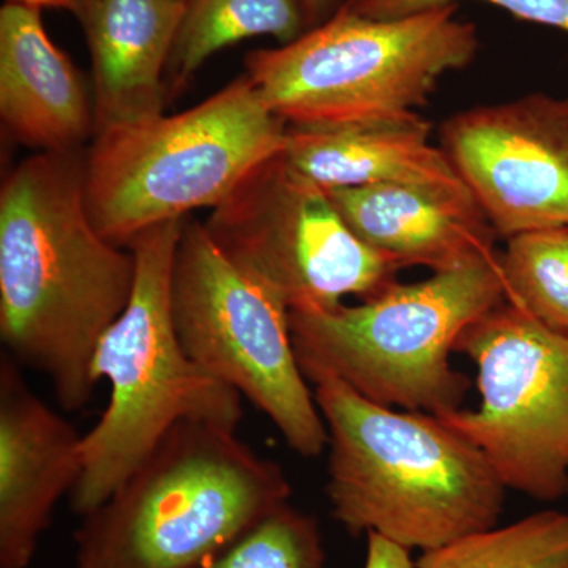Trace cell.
Listing matches in <instances>:
<instances>
[{
  "instance_id": "20",
  "label": "cell",
  "mask_w": 568,
  "mask_h": 568,
  "mask_svg": "<svg viewBox=\"0 0 568 568\" xmlns=\"http://www.w3.org/2000/svg\"><path fill=\"white\" fill-rule=\"evenodd\" d=\"M325 562L316 518L284 504L196 568H327Z\"/></svg>"
},
{
  "instance_id": "7",
  "label": "cell",
  "mask_w": 568,
  "mask_h": 568,
  "mask_svg": "<svg viewBox=\"0 0 568 568\" xmlns=\"http://www.w3.org/2000/svg\"><path fill=\"white\" fill-rule=\"evenodd\" d=\"M287 125L248 77L174 115L125 123L93 136L84 156L89 213L111 244L215 209L265 160L283 151Z\"/></svg>"
},
{
  "instance_id": "9",
  "label": "cell",
  "mask_w": 568,
  "mask_h": 568,
  "mask_svg": "<svg viewBox=\"0 0 568 568\" xmlns=\"http://www.w3.org/2000/svg\"><path fill=\"white\" fill-rule=\"evenodd\" d=\"M216 246L290 312L375 297L396 282L398 265L354 234L317 185L283 151L246 175L204 223Z\"/></svg>"
},
{
  "instance_id": "18",
  "label": "cell",
  "mask_w": 568,
  "mask_h": 568,
  "mask_svg": "<svg viewBox=\"0 0 568 568\" xmlns=\"http://www.w3.org/2000/svg\"><path fill=\"white\" fill-rule=\"evenodd\" d=\"M416 568H568V514L544 510L425 551Z\"/></svg>"
},
{
  "instance_id": "14",
  "label": "cell",
  "mask_w": 568,
  "mask_h": 568,
  "mask_svg": "<svg viewBox=\"0 0 568 568\" xmlns=\"http://www.w3.org/2000/svg\"><path fill=\"white\" fill-rule=\"evenodd\" d=\"M327 193L354 234L399 268L452 271L496 253V230L473 194L413 185Z\"/></svg>"
},
{
  "instance_id": "11",
  "label": "cell",
  "mask_w": 568,
  "mask_h": 568,
  "mask_svg": "<svg viewBox=\"0 0 568 568\" xmlns=\"http://www.w3.org/2000/svg\"><path fill=\"white\" fill-rule=\"evenodd\" d=\"M443 151L497 235L568 227V99L462 112L444 125Z\"/></svg>"
},
{
  "instance_id": "12",
  "label": "cell",
  "mask_w": 568,
  "mask_h": 568,
  "mask_svg": "<svg viewBox=\"0 0 568 568\" xmlns=\"http://www.w3.org/2000/svg\"><path fill=\"white\" fill-rule=\"evenodd\" d=\"M82 436L0 358V568H28L52 511L77 487Z\"/></svg>"
},
{
  "instance_id": "23",
  "label": "cell",
  "mask_w": 568,
  "mask_h": 568,
  "mask_svg": "<svg viewBox=\"0 0 568 568\" xmlns=\"http://www.w3.org/2000/svg\"><path fill=\"white\" fill-rule=\"evenodd\" d=\"M304 3L310 29H312L327 21L345 2L343 0H304Z\"/></svg>"
},
{
  "instance_id": "5",
  "label": "cell",
  "mask_w": 568,
  "mask_h": 568,
  "mask_svg": "<svg viewBox=\"0 0 568 568\" xmlns=\"http://www.w3.org/2000/svg\"><path fill=\"white\" fill-rule=\"evenodd\" d=\"M504 301L495 253L395 282L361 305L290 312L295 357L310 384L334 377L377 405L444 416L462 409L470 387L450 364L459 336Z\"/></svg>"
},
{
  "instance_id": "3",
  "label": "cell",
  "mask_w": 568,
  "mask_h": 568,
  "mask_svg": "<svg viewBox=\"0 0 568 568\" xmlns=\"http://www.w3.org/2000/svg\"><path fill=\"white\" fill-rule=\"evenodd\" d=\"M293 495L235 429L181 422L74 532L77 568H196Z\"/></svg>"
},
{
  "instance_id": "2",
  "label": "cell",
  "mask_w": 568,
  "mask_h": 568,
  "mask_svg": "<svg viewBox=\"0 0 568 568\" xmlns=\"http://www.w3.org/2000/svg\"><path fill=\"white\" fill-rule=\"evenodd\" d=\"M328 432V503L349 532L432 551L496 528L506 485L433 414L377 405L334 377L313 383Z\"/></svg>"
},
{
  "instance_id": "13",
  "label": "cell",
  "mask_w": 568,
  "mask_h": 568,
  "mask_svg": "<svg viewBox=\"0 0 568 568\" xmlns=\"http://www.w3.org/2000/svg\"><path fill=\"white\" fill-rule=\"evenodd\" d=\"M92 59L95 132L163 114L183 0H69Z\"/></svg>"
},
{
  "instance_id": "21",
  "label": "cell",
  "mask_w": 568,
  "mask_h": 568,
  "mask_svg": "<svg viewBox=\"0 0 568 568\" xmlns=\"http://www.w3.org/2000/svg\"><path fill=\"white\" fill-rule=\"evenodd\" d=\"M457 0H345L355 13L375 20L407 17L436 7L452 6ZM508 11L519 20L548 26L568 33V0H484Z\"/></svg>"
},
{
  "instance_id": "24",
  "label": "cell",
  "mask_w": 568,
  "mask_h": 568,
  "mask_svg": "<svg viewBox=\"0 0 568 568\" xmlns=\"http://www.w3.org/2000/svg\"><path fill=\"white\" fill-rule=\"evenodd\" d=\"M9 2L22 3V6L36 7V9H63L69 10V0H9Z\"/></svg>"
},
{
  "instance_id": "4",
  "label": "cell",
  "mask_w": 568,
  "mask_h": 568,
  "mask_svg": "<svg viewBox=\"0 0 568 568\" xmlns=\"http://www.w3.org/2000/svg\"><path fill=\"white\" fill-rule=\"evenodd\" d=\"M183 220L149 227L126 246L136 264L132 297L92 362L93 381H110V403L82 436V473L69 496L81 518L103 506L173 426L237 429L244 416L241 394L194 364L175 328L171 283Z\"/></svg>"
},
{
  "instance_id": "1",
  "label": "cell",
  "mask_w": 568,
  "mask_h": 568,
  "mask_svg": "<svg viewBox=\"0 0 568 568\" xmlns=\"http://www.w3.org/2000/svg\"><path fill=\"white\" fill-rule=\"evenodd\" d=\"M129 248L97 230L77 152H39L0 190V336L11 358L50 379L59 406L80 410L99 384L92 362L132 297Z\"/></svg>"
},
{
  "instance_id": "15",
  "label": "cell",
  "mask_w": 568,
  "mask_h": 568,
  "mask_svg": "<svg viewBox=\"0 0 568 568\" xmlns=\"http://www.w3.org/2000/svg\"><path fill=\"white\" fill-rule=\"evenodd\" d=\"M0 115L10 136L40 152H77L95 132L81 73L36 7L7 2L0 10Z\"/></svg>"
},
{
  "instance_id": "6",
  "label": "cell",
  "mask_w": 568,
  "mask_h": 568,
  "mask_svg": "<svg viewBox=\"0 0 568 568\" xmlns=\"http://www.w3.org/2000/svg\"><path fill=\"white\" fill-rule=\"evenodd\" d=\"M478 36L457 6L375 20L343 3L323 24L250 52L245 74L280 121L331 130L416 115L437 81L474 61Z\"/></svg>"
},
{
  "instance_id": "10",
  "label": "cell",
  "mask_w": 568,
  "mask_h": 568,
  "mask_svg": "<svg viewBox=\"0 0 568 568\" xmlns=\"http://www.w3.org/2000/svg\"><path fill=\"white\" fill-rule=\"evenodd\" d=\"M476 364V410L439 416L487 457L507 489L568 496V338L504 301L459 336Z\"/></svg>"
},
{
  "instance_id": "8",
  "label": "cell",
  "mask_w": 568,
  "mask_h": 568,
  "mask_svg": "<svg viewBox=\"0 0 568 568\" xmlns=\"http://www.w3.org/2000/svg\"><path fill=\"white\" fill-rule=\"evenodd\" d=\"M171 301L194 364L245 396L295 454L320 457L327 426L295 357L290 310L245 275L196 220H183Z\"/></svg>"
},
{
  "instance_id": "22",
  "label": "cell",
  "mask_w": 568,
  "mask_h": 568,
  "mask_svg": "<svg viewBox=\"0 0 568 568\" xmlns=\"http://www.w3.org/2000/svg\"><path fill=\"white\" fill-rule=\"evenodd\" d=\"M364 568H416V564L410 559V549L377 534H366Z\"/></svg>"
},
{
  "instance_id": "17",
  "label": "cell",
  "mask_w": 568,
  "mask_h": 568,
  "mask_svg": "<svg viewBox=\"0 0 568 568\" xmlns=\"http://www.w3.org/2000/svg\"><path fill=\"white\" fill-rule=\"evenodd\" d=\"M185 11L166 70L178 93L211 55L253 37L291 43L310 29L304 0H183Z\"/></svg>"
},
{
  "instance_id": "16",
  "label": "cell",
  "mask_w": 568,
  "mask_h": 568,
  "mask_svg": "<svg viewBox=\"0 0 568 568\" xmlns=\"http://www.w3.org/2000/svg\"><path fill=\"white\" fill-rule=\"evenodd\" d=\"M287 162L325 190L343 186L413 185L473 194L446 152L429 142L418 115L343 129L287 126Z\"/></svg>"
},
{
  "instance_id": "19",
  "label": "cell",
  "mask_w": 568,
  "mask_h": 568,
  "mask_svg": "<svg viewBox=\"0 0 568 568\" xmlns=\"http://www.w3.org/2000/svg\"><path fill=\"white\" fill-rule=\"evenodd\" d=\"M499 261L506 301L568 338V227L514 235Z\"/></svg>"
}]
</instances>
